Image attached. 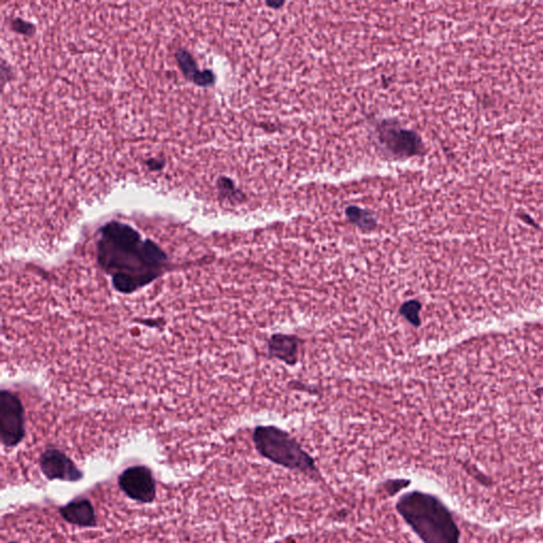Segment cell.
I'll list each match as a JSON object with an SVG mask.
<instances>
[{
  "label": "cell",
  "mask_w": 543,
  "mask_h": 543,
  "mask_svg": "<svg viewBox=\"0 0 543 543\" xmlns=\"http://www.w3.org/2000/svg\"><path fill=\"white\" fill-rule=\"evenodd\" d=\"M395 508L423 543H460V529L453 514L434 495L420 490L405 492Z\"/></svg>",
  "instance_id": "6da1fadb"
},
{
  "label": "cell",
  "mask_w": 543,
  "mask_h": 543,
  "mask_svg": "<svg viewBox=\"0 0 543 543\" xmlns=\"http://www.w3.org/2000/svg\"><path fill=\"white\" fill-rule=\"evenodd\" d=\"M256 451L273 464L319 479L316 460L288 432L275 425H258L253 432Z\"/></svg>",
  "instance_id": "7a4b0ae2"
},
{
  "label": "cell",
  "mask_w": 543,
  "mask_h": 543,
  "mask_svg": "<svg viewBox=\"0 0 543 543\" xmlns=\"http://www.w3.org/2000/svg\"><path fill=\"white\" fill-rule=\"evenodd\" d=\"M377 133L380 143L396 157H412L423 153L425 149L418 134L400 127L394 120L378 123Z\"/></svg>",
  "instance_id": "3957f363"
},
{
  "label": "cell",
  "mask_w": 543,
  "mask_h": 543,
  "mask_svg": "<svg viewBox=\"0 0 543 543\" xmlns=\"http://www.w3.org/2000/svg\"><path fill=\"white\" fill-rule=\"evenodd\" d=\"M25 412L21 401L9 391L0 395V435L4 447L12 448L25 438Z\"/></svg>",
  "instance_id": "277c9868"
},
{
  "label": "cell",
  "mask_w": 543,
  "mask_h": 543,
  "mask_svg": "<svg viewBox=\"0 0 543 543\" xmlns=\"http://www.w3.org/2000/svg\"><path fill=\"white\" fill-rule=\"evenodd\" d=\"M118 486L130 499L139 503H152L156 498V482L151 469L132 466L118 477Z\"/></svg>",
  "instance_id": "5b68a950"
},
{
  "label": "cell",
  "mask_w": 543,
  "mask_h": 543,
  "mask_svg": "<svg viewBox=\"0 0 543 543\" xmlns=\"http://www.w3.org/2000/svg\"><path fill=\"white\" fill-rule=\"evenodd\" d=\"M40 465L41 470L50 481L61 480L76 483L84 477L83 471L80 470L66 454L58 449L45 450L41 455Z\"/></svg>",
  "instance_id": "8992f818"
},
{
  "label": "cell",
  "mask_w": 543,
  "mask_h": 543,
  "mask_svg": "<svg viewBox=\"0 0 543 543\" xmlns=\"http://www.w3.org/2000/svg\"><path fill=\"white\" fill-rule=\"evenodd\" d=\"M60 514L66 522L80 527H95L97 516L93 503L88 499L73 500L60 508Z\"/></svg>",
  "instance_id": "52a82bcc"
},
{
  "label": "cell",
  "mask_w": 543,
  "mask_h": 543,
  "mask_svg": "<svg viewBox=\"0 0 543 543\" xmlns=\"http://www.w3.org/2000/svg\"><path fill=\"white\" fill-rule=\"evenodd\" d=\"M301 342V338L292 334H273L269 340V353L286 364L295 365L299 362Z\"/></svg>",
  "instance_id": "ba28073f"
},
{
  "label": "cell",
  "mask_w": 543,
  "mask_h": 543,
  "mask_svg": "<svg viewBox=\"0 0 543 543\" xmlns=\"http://www.w3.org/2000/svg\"><path fill=\"white\" fill-rule=\"evenodd\" d=\"M345 214L349 222L359 227L363 232H373L378 227L375 214L359 206H348L345 210Z\"/></svg>",
  "instance_id": "9c48e42d"
},
{
  "label": "cell",
  "mask_w": 543,
  "mask_h": 543,
  "mask_svg": "<svg viewBox=\"0 0 543 543\" xmlns=\"http://www.w3.org/2000/svg\"><path fill=\"white\" fill-rule=\"evenodd\" d=\"M217 185H218L220 195H222L228 201L232 202V203H241V202L244 201V193L237 188L236 184L229 177H220Z\"/></svg>",
  "instance_id": "30bf717a"
},
{
  "label": "cell",
  "mask_w": 543,
  "mask_h": 543,
  "mask_svg": "<svg viewBox=\"0 0 543 543\" xmlns=\"http://www.w3.org/2000/svg\"><path fill=\"white\" fill-rule=\"evenodd\" d=\"M421 307L423 306H421L420 301L413 299V301H405L401 306L399 312H400L401 316L407 319L410 325L414 326V327H419L421 325L420 316H419Z\"/></svg>",
  "instance_id": "8fae6325"
},
{
  "label": "cell",
  "mask_w": 543,
  "mask_h": 543,
  "mask_svg": "<svg viewBox=\"0 0 543 543\" xmlns=\"http://www.w3.org/2000/svg\"><path fill=\"white\" fill-rule=\"evenodd\" d=\"M410 481L405 479L399 480H391V481H386L383 484L386 487V492H388L390 496H394L397 492H403V490L408 488L410 486Z\"/></svg>",
  "instance_id": "7c38bea8"
},
{
  "label": "cell",
  "mask_w": 543,
  "mask_h": 543,
  "mask_svg": "<svg viewBox=\"0 0 543 543\" xmlns=\"http://www.w3.org/2000/svg\"><path fill=\"white\" fill-rule=\"evenodd\" d=\"M267 6L273 9H279L280 6H284V1H267Z\"/></svg>",
  "instance_id": "4fadbf2b"
},
{
  "label": "cell",
  "mask_w": 543,
  "mask_h": 543,
  "mask_svg": "<svg viewBox=\"0 0 543 543\" xmlns=\"http://www.w3.org/2000/svg\"><path fill=\"white\" fill-rule=\"evenodd\" d=\"M9 543H19V542H9Z\"/></svg>",
  "instance_id": "5bb4252c"
}]
</instances>
